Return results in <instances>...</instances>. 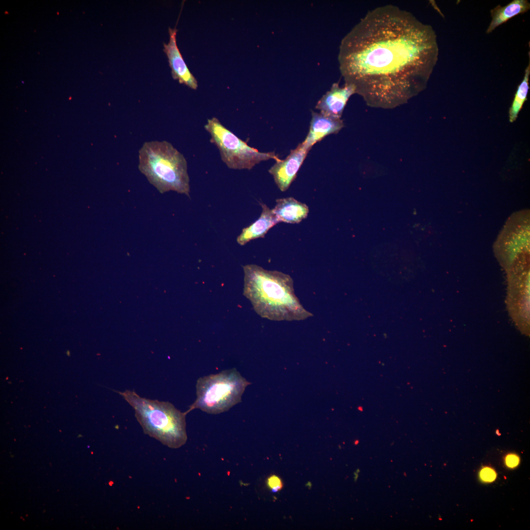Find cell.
I'll list each match as a JSON object with an SVG mask.
<instances>
[{"label":"cell","mask_w":530,"mask_h":530,"mask_svg":"<svg viewBox=\"0 0 530 530\" xmlns=\"http://www.w3.org/2000/svg\"><path fill=\"white\" fill-rule=\"evenodd\" d=\"M433 27L393 5L371 10L341 41L345 83L371 107L393 108L426 87L438 59Z\"/></svg>","instance_id":"obj_1"},{"label":"cell","mask_w":530,"mask_h":530,"mask_svg":"<svg viewBox=\"0 0 530 530\" xmlns=\"http://www.w3.org/2000/svg\"><path fill=\"white\" fill-rule=\"evenodd\" d=\"M243 295L263 318L276 321L301 320L313 316L294 293L288 274L268 270L257 265L243 266Z\"/></svg>","instance_id":"obj_2"},{"label":"cell","mask_w":530,"mask_h":530,"mask_svg":"<svg viewBox=\"0 0 530 530\" xmlns=\"http://www.w3.org/2000/svg\"><path fill=\"white\" fill-rule=\"evenodd\" d=\"M138 169L161 193L170 191L189 196L187 163L170 143L146 141L139 151Z\"/></svg>","instance_id":"obj_3"},{"label":"cell","mask_w":530,"mask_h":530,"mask_svg":"<svg viewBox=\"0 0 530 530\" xmlns=\"http://www.w3.org/2000/svg\"><path fill=\"white\" fill-rule=\"evenodd\" d=\"M133 408L145 434L172 449L185 445L187 436L185 412L168 401L142 398L134 391H116Z\"/></svg>","instance_id":"obj_4"},{"label":"cell","mask_w":530,"mask_h":530,"mask_svg":"<svg viewBox=\"0 0 530 530\" xmlns=\"http://www.w3.org/2000/svg\"><path fill=\"white\" fill-rule=\"evenodd\" d=\"M250 384L236 369L201 377L196 384L197 398L185 413L195 409L212 414L227 411L241 401Z\"/></svg>","instance_id":"obj_5"},{"label":"cell","mask_w":530,"mask_h":530,"mask_svg":"<svg viewBox=\"0 0 530 530\" xmlns=\"http://www.w3.org/2000/svg\"><path fill=\"white\" fill-rule=\"evenodd\" d=\"M204 128L210 134L211 141L218 148L222 160L229 168L250 170L261 161L279 159L274 152H260L249 146L216 117L208 119Z\"/></svg>","instance_id":"obj_6"},{"label":"cell","mask_w":530,"mask_h":530,"mask_svg":"<svg viewBox=\"0 0 530 530\" xmlns=\"http://www.w3.org/2000/svg\"><path fill=\"white\" fill-rule=\"evenodd\" d=\"M309 151L302 143H300L295 149L291 150L285 159H278L270 168L268 172L281 191L287 190L295 179Z\"/></svg>","instance_id":"obj_7"},{"label":"cell","mask_w":530,"mask_h":530,"mask_svg":"<svg viewBox=\"0 0 530 530\" xmlns=\"http://www.w3.org/2000/svg\"><path fill=\"white\" fill-rule=\"evenodd\" d=\"M169 41L163 43V51L166 54L171 69V74L174 80L192 89H196L198 83L196 79L189 70L177 45V29L169 27Z\"/></svg>","instance_id":"obj_8"},{"label":"cell","mask_w":530,"mask_h":530,"mask_svg":"<svg viewBox=\"0 0 530 530\" xmlns=\"http://www.w3.org/2000/svg\"><path fill=\"white\" fill-rule=\"evenodd\" d=\"M355 93L356 89L353 85L344 83L341 87L338 82L334 83L330 90L318 101L316 108L324 115L341 119L349 98Z\"/></svg>","instance_id":"obj_9"},{"label":"cell","mask_w":530,"mask_h":530,"mask_svg":"<svg viewBox=\"0 0 530 530\" xmlns=\"http://www.w3.org/2000/svg\"><path fill=\"white\" fill-rule=\"evenodd\" d=\"M344 126L341 119L334 118L312 111L309 131L302 143L310 150L317 142L329 134L338 133Z\"/></svg>","instance_id":"obj_10"},{"label":"cell","mask_w":530,"mask_h":530,"mask_svg":"<svg viewBox=\"0 0 530 530\" xmlns=\"http://www.w3.org/2000/svg\"><path fill=\"white\" fill-rule=\"evenodd\" d=\"M261 205L262 211L260 217L243 228L238 237L237 241L239 245H244L253 239L264 237L270 229L279 223L272 209L264 203Z\"/></svg>","instance_id":"obj_11"},{"label":"cell","mask_w":530,"mask_h":530,"mask_svg":"<svg viewBox=\"0 0 530 530\" xmlns=\"http://www.w3.org/2000/svg\"><path fill=\"white\" fill-rule=\"evenodd\" d=\"M276 202L272 210L279 222L299 223L308 216V206L293 197L277 199Z\"/></svg>","instance_id":"obj_12"},{"label":"cell","mask_w":530,"mask_h":530,"mask_svg":"<svg viewBox=\"0 0 530 530\" xmlns=\"http://www.w3.org/2000/svg\"><path fill=\"white\" fill-rule=\"evenodd\" d=\"M530 9V3L527 0H513L508 4L496 6L490 11L491 21L486 33L490 34L502 24L513 17L524 13Z\"/></svg>","instance_id":"obj_13"},{"label":"cell","mask_w":530,"mask_h":530,"mask_svg":"<svg viewBox=\"0 0 530 530\" xmlns=\"http://www.w3.org/2000/svg\"><path fill=\"white\" fill-rule=\"evenodd\" d=\"M530 75V61L526 67L523 79L518 85L515 94L512 105L509 110V121L513 122L517 117L524 103L527 99V95L530 89L529 78Z\"/></svg>","instance_id":"obj_14"},{"label":"cell","mask_w":530,"mask_h":530,"mask_svg":"<svg viewBox=\"0 0 530 530\" xmlns=\"http://www.w3.org/2000/svg\"><path fill=\"white\" fill-rule=\"evenodd\" d=\"M267 485L273 492L279 491L283 486L281 480L275 475H272L267 478Z\"/></svg>","instance_id":"obj_15"},{"label":"cell","mask_w":530,"mask_h":530,"mask_svg":"<svg viewBox=\"0 0 530 530\" xmlns=\"http://www.w3.org/2000/svg\"><path fill=\"white\" fill-rule=\"evenodd\" d=\"M480 477L484 481L491 482L495 479L496 474L493 469L489 467H485L480 471Z\"/></svg>","instance_id":"obj_16"},{"label":"cell","mask_w":530,"mask_h":530,"mask_svg":"<svg viewBox=\"0 0 530 530\" xmlns=\"http://www.w3.org/2000/svg\"><path fill=\"white\" fill-rule=\"evenodd\" d=\"M519 463V458L515 454H508L505 458V463L510 468H514Z\"/></svg>","instance_id":"obj_17"}]
</instances>
